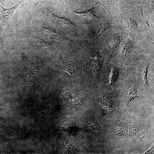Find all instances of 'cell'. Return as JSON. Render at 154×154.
Instances as JSON below:
<instances>
[{"label": "cell", "instance_id": "1", "mask_svg": "<svg viewBox=\"0 0 154 154\" xmlns=\"http://www.w3.org/2000/svg\"><path fill=\"white\" fill-rule=\"evenodd\" d=\"M145 39L129 32L126 36H123L118 48L114 52L113 59L119 64L137 66L146 54L143 42Z\"/></svg>", "mask_w": 154, "mask_h": 154}, {"label": "cell", "instance_id": "2", "mask_svg": "<svg viewBox=\"0 0 154 154\" xmlns=\"http://www.w3.org/2000/svg\"><path fill=\"white\" fill-rule=\"evenodd\" d=\"M140 14L136 10L124 8L117 23L137 36L154 41V28L148 27Z\"/></svg>", "mask_w": 154, "mask_h": 154}, {"label": "cell", "instance_id": "3", "mask_svg": "<svg viewBox=\"0 0 154 154\" xmlns=\"http://www.w3.org/2000/svg\"><path fill=\"white\" fill-rule=\"evenodd\" d=\"M117 95L119 100L120 106L125 112L133 100H145L151 98L141 87L137 73L132 70Z\"/></svg>", "mask_w": 154, "mask_h": 154}, {"label": "cell", "instance_id": "4", "mask_svg": "<svg viewBox=\"0 0 154 154\" xmlns=\"http://www.w3.org/2000/svg\"><path fill=\"white\" fill-rule=\"evenodd\" d=\"M81 119L84 130L89 131L96 137L103 151H104V141L108 130L114 123L98 115L94 110L90 109L86 112Z\"/></svg>", "mask_w": 154, "mask_h": 154}, {"label": "cell", "instance_id": "5", "mask_svg": "<svg viewBox=\"0 0 154 154\" xmlns=\"http://www.w3.org/2000/svg\"><path fill=\"white\" fill-rule=\"evenodd\" d=\"M111 70L110 83L104 86L103 95H117L125 80L132 70L131 66L117 63L113 59L107 64Z\"/></svg>", "mask_w": 154, "mask_h": 154}, {"label": "cell", "instance_id": "6", "mask_svg": "<svg viewBox=\"0 0 154 154\" xmlns=\"http://www.w3.org/2000/svg\"><path fill=\"white\" fill-rule=\"evenodd\" d=\"M126 30L116 23L103 35V57L107 64L113 60V55L122 41Z\"/></svg>", "mask_w": 154, "mask_h": 154}, {"label": "cell", "instance_id": "7", "mask_svg": "<svg viewBox=\"0 0 154 154\" xmlns=\"http://www.w3.org/2000/svg\"><path fill=\"white\" fill-rule=\"evenodd\" d=\"M89 53L87 64V72L89 82L92 87L101 85L100 77L104 60L98 48L93 47Z\"/></svg>", "mask_w": 154, "mask_h": 154}, {"label": "cell", "instance_id": "8", "mask_svg": "<svg viewBox=\"0 0 154 154\" xmlns=\"http://www.w3.org/2000/svg\"><path fill=\"white\" fill-rule=\"evenodd\" d=\"M93 100L101 104L107 114L114 121L125 119V112L120 106L117 95H103L100 97L95 96L94 97Z\"/></svg>", "mask_w": 154, "mask_h": 154}, {"label": "cell", "instance_id": "9", "mask_svg": "<svg viewBox=\"0 0 154 154\" xmlns=\"http://www.w3.org/2000/svg\"><path fill=\"white\" fill-rule=\"evenodd\" d=\"M154 53L145 55L140 61L137 68V75L139 83L142 84L143 89L149 96H153V90L149 83L147 75L148 68L154 62Z\"/></svg>", "mask_w": 154, "mask_h": 154}, {"label": "cell", "instance_id": "10", "mask_svg": "<svg viewBox=\"0 0 154 154\" xmlns=\"http://www.w3.org/2000/svg\"><path fill=\"white\" fill-rule=\"evenodd\" d=\"M82 61L77 57L66 58L57 66L61 70L67 72L75 83H81L83 79Z\"/></svg>", "mask_w": 154, "mask_h": 154}, {"label": "cell", "instance_id": "11", "mask_svg": "<svg viewBox=\"0 0 154 154\" xmlns=\"http://www.w3.org/2000/svg\"><path fill=\"white\" fill-rule=\"evenodd\" d=\"M117 18L114 10L109 11L106 17L101 21L92 31L89 41L90 45L97 44L103 35L112 25L117 23Z\"/></svg>", "mask_w": 154, "mask_h": 154}, {"label": "cell", "instance_id": "12", "mask_svg": "<svg viewBox=\"0 0 154 154\" xmlns=\"http://www.w3.org/2000/svg\"><path fill=\"white\" fill-rule=\"evenodd\" d=\"M49 17L56 24L61 27L69 31L75 32L79 30L80 26L77 25L70 20L49 11Z\"/></svg>", "mask_w": 154, "mask_h": 154}, {"label": "cell", "instance_id": "13", "mask_svg": "<svg viewBox=\"0 0 154 154\" xmlns=\"http://www.w3.org/2000/svg\"><path fill=\"white\" fill-rule=\"evenodd\" d=\"M129 137L140 140L145 137V133L140 124L134 118L126 119Z\"/></svg>", "mask_w": 154, "mask_h": 154}, {"label": "cell", "instance_id": "14", "mask_svg": "<svg viewBox=\"0 0 154 154\" xmlns=\"http://www.w3.org/2000/svg\"><path fill=\"white\" fill-rule=\"evenodd\" d=\"M109 129V133L112 136L123 138L129 137L127 125L124 120H121L118 123L113 124Z\"/></svg>", "mask_w": 154, "mask_h": 154}, {"label": "cell", "instance_id": "15", "mask_svg": "<svg viewBox=\"0 0 154 154\" xmlns=\"http://www.w3.org/2000/svg\"><path fill=\"white\" fill-rule=\"evenodd\" d=\"M98 4V3H95L90 9L85 11L78 12L73 10L76 14L85 20L91 23H95L102 20L103 18L102 16H97L94 13V7Z\"/></svg>", "mask_w": 154, "mask_h": 154}, {"label": "cell", "instance_id": "16", "mask_svg": "<svg viewBox=\"0 0 154 154\" xmlns=\"http://www.w3.org/2000/svg\"><path fill=\"white\" fill-rule=\"evenodd\" d=\"M25 0H22L21 1L14 7L7 9H3V13L1 23V32H3L4 27L9 23L12 18L13 14L16 9L21 5Z\"/></svg>", "mask_w": 154, "mask_h": 154}, {"label": "cell", "instance_id": "17", "mask_svg": "<svg viewBox=\"0 0 154 154\" xmlns=\"http://www.w3.org/2000/svg\"><path fill=\"white\" fill-rule=\"evenodd\" d=\"M61 145L66 153L78 154L80 152L77 143L72 139L68 138L64 139L62 141Z\"/></svg>", "mask_w": 154, "mask_h": 154}, {"label": "cell", "instance_id": "18", "mask_svg": "<svg viewBox=\"0 0 154 154\" xmlns=\"http://www.w3.org/2000/svg\"><path fill=\"white\" fill-rule=\"evenodd\" d=\"M154 0H146L143 8V13L144 12L145 15L144 17L147 22L149 19V22H151L153 27H154Z\"/></svg>", "mask_w": 154, "mask_h": 154}, {"label": "cell", "instance_id": "19", "mask_svg": "<svg viewBox=\"0 0 154 154\" xmlns=\"http://www.w3.org/2000/svg\"><path fill=\"white\" fill-rule=\"evenodd\" d=\"M44 66L42 65L37 66L25 74L22 78V84L30 85L33 83L38 73Z\"/></svg>", "mask_w": 154, "mask_h": 154}, {"label": "cell", "instance_id": "20", "mask_svg": "<svg viewBox=\"0 0 154 154\" xmlns=\"http://www.w3.org/2000/svg\"><path fill=\"white\" fill-rule=\"evenodd\" d=\"M43 30L51 38L59 41H73L71 40L63 34L48 26L43 25L42 27Z\"/></svg>", "mask_w": 154, "mask_h": 154}, {"label": "cell", "instance_id": "21", "mask_svg": "<svg viewBox=\"0 0 154 154\" xmlns=\"http://www.w3.org/2000/svg\"><path fill=\"white\" fill-rule=\"evenodd\" d=\"M75 125V122L70 117H66L60 119L57 124L59 130L67 131L72 129Z\"/></svg>", "mask_w": 154, "mask_h": 154}, {"label": "cell", "instance_id": "22", "mask_svg": "<svg viewBox=\"0 0 154 154\" xmlns=\"http://www.w3.org/2000/svg\"><path fill=\"white\" fill-rule=\"evenodd\" d=\"M146 0H127L125 4L128 5L134 6L137 8L136 10L139 12L141 17L145 20L148 27L150 26L145 18L143 13V8Z\"/></svg>", "mask_w": 154, "mask_h": 154}, {"label": "cell", "instance_id": "23", "mask_svg": "<svg viewBox=\"0 0 154 154\" xmlns=\"http://www.w3.org/2000/svg\"><path fill=\"white\" fill-rule=\"evenodd\" d=\"M26 37L30 38L35 40L39 44L42 48L46 51L53 52L56 50V47L50 43L41 38L37 36H29Z\"/></svg>", "mask_w": 154, "mask_h": 154}, {"label": "cell", "instance_id": "24", "mask_svg": "<svg viewBox=\"0 0 154 154\" xmlns=\"http://www.w3.org/2000/svg\"><path fill=\"white\" fill-rule=\"evenodd\" d=\"M77 94L71 91L66 90L63 92L61 96L62 104L65 106L70 103Z\"/></svg>", "mask_w": 154, "mask_h": 154}, {"label": "cell", "instance_id": "25", "mask_svg": "<svg viewBox=\"0 0 154 154\" xmlns=\"http://www.w3.org/2000/svg\"><path fill=\"white\" fill-rule=\"evenodd\" d=\"M83 101V98L82 97L79 98L76 95L72 100L71 102L73 105L76 106H79L81 105Z\"/></svg>", "mask_w": 154, "mask_h": 154}, {"label": "cell", "instance_id": "26", "mask_svg": "<svg viewBox=\"0 0 154 154\" xmlns=\"http://www.w3.org/2000/svg\"><path fill=\"white\" fill-rule=\"evenodd\" d=\"M58 0L64 9L67 10L70 7V4L68 0Z\"/></svg>", "mask_w": 154, "mask_h": 154}, {"label": "cell", "instance_id": "27", "mask_svg": "<svg viewBox=\"0 0 154 154\" xmlns=\"http://www.w3.org/2000/svg\"><path fill=\"white\" fill-rule=\"evenodd\" d=\"M154 144L145 152L143 154H153L154 153Z\"/></svg>", "mask_w": 154, "mask_h": 154}, {"label": "cell", "instance_id": "28", "mask_svg": "<svg viewBox=\"0 0 154 154\" xmlns=\"http://www.w3.org/2000/svg\"><path fill=\"white\" fill-rule=\"evenodd\" d=\"M43 0H38L36 7H38L41 6L43 3Z\"/></svg>", "mask_w": 154, "mask_h": 154}, {"label": "cell", "instance_id": "29", "mask_svg": "<svg viewBox=\"0 0 154 154\" xmlns=\"http://www.w3.org/2000/svg\"><path fill=\"white\" fill-rule=\"evenodd\" d=\"M0 6L3 9V8H4V7H3L0 4Z\"/></svg>", "mask_w": 154, "mask_h": 154}, {"label": "cell", "instance_id": "30", "mask_svg": "<svg viewBox=\"0 0 154 154\" xmlns=\"http://www.w3.org/2000/svg\"></svg>", "mask_w": 154, "mask_h": 154}]
</instances>
